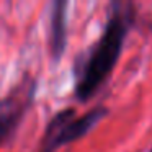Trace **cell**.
<instances>
[{
	"label": "cell",
	"mask_w": 152,
	"mask_h": 152,
	"mask_svg": "<svg viewBox=\"0 0 152 152\" xmlns=\"http://www.w3.org/2000/svg\"><path fill=\"white\" fill-rule=\"evenodd\" d=\"M151 152H152V149H151Z\"/></svg>",
	"instance_id": "cell-5"
},
{
	"label": "cell",
	"mask_w": 152,
	"mask_h": 152,
	"mask_svg": "<svg viewBox=\"0 0 152 152\" xmlns=\"http://www.w3.org/2000/svg\"><path fill=\"white\" fill-rule=\"evenodd\" d=\"M67 2H54L51 12L49 51L54 61H59L67 44Z\"/></svg>",
	"instance_id": "cell-4"
},
{
	"label": "cell",
	"mask_w": 152,
	"mask_h": 152,
	"mask_svg": "<svg viewBox=\"0 0 152 152\" xmlns=\"http://www.w3.org/2000/svg\"><path fill=\"white\" fill-rule=\"evenodd\" d=\"M106 115L108 108L102 105L92 108L82 116L77 115V110L72 106L61 110L48 123L38 152H56L62 145L79 141L80 137L88 134L90 129L95 128Z\"/></svg>",
	"instance_id": "cell-2"
},
{
	"label": "cell",
	"mask_w": 152,
	"mask_h": 152,
	"mask_svg": "<svg viewBox=\"0 0 152 152\" xmlns=\"http://www.w3.org/2000/svg\"><path fill=\"white\" fill-rule=\"evenodd\" d=\"M34 96V82L26 80L17 90L0 96V144H4L20 126Z\"/></svg>",
	"instance_id": "cell-3"
},
{
	"label": "cell",
	"mask_w": 152,
	"mask_h": 152,
	"mask_svg": "<svg viewBox=\"0 0 152 152\" xmlns=\"http://www.w3.org/2000/svg\"><path fill=\"white\" fill-rule=\"evenodd\" d=\"M132 12L129 5H115L102 36L87 51L75 67L74 93L79 102H87L113 72L121 56L124 39L131 28Z\"/></svg>",
	"instance_id": "cell-1"
}]
</instances>
